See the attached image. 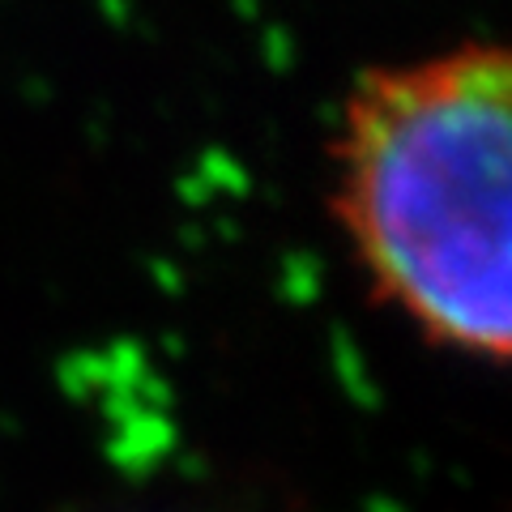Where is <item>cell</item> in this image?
<instances>
[{
	"label": "cell",
	"instance_id": "6da1fadb",
	"mask_svg": "<svg viewBox=\"0 0 512 512\" xmlns=\"http://www.w3.org/2000/svg\"><path fill=\"white\" fill-rule=\"evenodd\" d=\"M329 214L367 291L448 355L512 346V60L466 39L372 64L329 141Z\"/></svg>",
	"mask_w": 512,
	"mask_h": 512
}]
</instances>
